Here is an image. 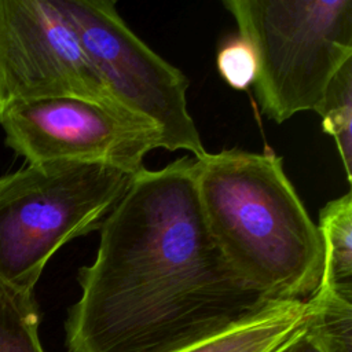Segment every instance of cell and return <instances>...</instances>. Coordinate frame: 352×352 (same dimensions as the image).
I'll use <instances>...</instances> for the list:
<instances>
[{
    "label": "cell",
    "instance_id": "cell-1",
    "mask_svg": "<svg viewBox=\"0 0 352 352\" xmlns=\"http://www.w3.org/2000/svg\"><path fill=\"white\" fill-rule=\"evenodd\" d=\"M197 160L139 170L99 228L65 322L67 352H177L270 301L230 265L205 223Z\"/></svg>",
    "mask_w": 352,
    "mask_h": 352
},
{
    "label": "cell",
    "instance_id": "cell-2",
    "mask_svg": "<svg viewBox=\"0 0 352 352\" xmlns=\"http://www.w3.org/2000/svg\"><path fill=\"white\" fill-rule=\"evenodd\" d=\"M195 188L212 238L249 286L272 301L308 300L316 292L322 238L279 155L208 153L197 160Z\"/></svg>",
    "mask_w": 352,
    "mask_h": 352
},
{
    "label": "cell",
    "instance_id": "cell-3",
    "mask_svg": "<svg viewBox=\"0 0 352 352\" xmlns=\"http://www.w3.org/2000/svg\"><path fill=\"white\" fill-rule=\"evenodd\" d=\"M253 50L263 113L282 124L318 111L333 76L352 59V0H226Z\"/></svg>",
    "mask_w": 352,
    "mask_h": 352
},
{
    "label": "cell",
    "instance_id": "cell-4",
    "mask_svg": "<svg viewBox=\"0 0 352 352\" xmlns=\"http://www.w3.org/2000/svg\"><path fill=\"white\" fill-rule=\"evenodd\" d=\"M135 175L104 164L51 161L1 176L0 279L34 290L48 260L69 241L99 230Z\"/></svg>",
    "mask_w": 352,
    "mask_h": 352
},
{
    "label": "cell",
    "instance_id": "cell-5",
    "mask_svg": "<svg viewBox=\"0 0 352 352\" xmlns=\"http://www.w3.org/2000/svg\"><path fill=\"white\" fill-rule=\"evenodd\" d=\"M87 56L125 109L154 122L162 148L186 150L202 160L205 150L187 109L188 78L142 41L113 0H56Z\"/></svg>",
    "mask_w": 352,
    "mask_h": 352
},
{
    "label": "cell",
    "instance_id": "cell-6",
    "mask_svg": "<svg viewBox=\"0 0 352 352\" xmlns=\"http://www.w3.org/2000/svg\"><path fill=\"white\" fill-rule=\"evenodd\" d=\"M6 144L28 164L78 161L138 173L162 147L160 128L122 106L77 96L15 102L0 114Z\"/></svg>",
    "mask_w": 352,
    "mask_h": 352
},
{
    "label": "cell",
    "instance_id": "cell-7",
    "mask_svg": "<svg viewBox=\"0 0 352 352\" xmlns=\"http://www.w3.org/2000/svg\"><path fill=\"white\" fill-rule=\"evenodd\" d=\"M55 96L121 106L56 0H0V114L15 102Z\"/></svg>",
    "mask_w": 352,
    "mask_h": 352
},
{
    "label": "cell",
    "instance_id": "cell-8",
    "mask_svg": "<svg viewBox=\"0 0 352 352\" xmlns=\"http://www.w3.org/2000/svg\"><path fill=\"white\" fill-rule=\"evenodd\" d=\"M308 300L270 301L258 312L177 352H278L308 323Z\"/></svg>",
    "mask_w": 352,
    "mask_h": 352
},
{
    "label": "cell",
    "instance_id": "cell-9",
    "mask_svg": "<svg viewBox=\"0 0 352 352\" xmlns=\"http://www.w3.org/2000/svg\"><path fill=\"white\" fill-rule=\"evenodd\" d=\"M323 245V268L316 290L352 300V194L327 202L318 226Z\"/></svg>",
    "mask_w": 352,
    "mask_h": 352
},
{
    "label": "cell",
    "instance_id": "cell-10",
    "mask_svg": "<svg viewBox=\"0 0 352 352\" xmlns=\"http://www.w3.org/2000/svg\"><path fill=\"white\" fill-rule=\"evenodd\" d=\"M34 290L0 279V352H44Z\"/></svg>",
    "mask_w": 352,
    "mask_h": 352
},
{
    "label": "cell",
    "instance_id": "cell-11",
    "mask_svg": "<svg viewBox=\"0 0 352 352\" xmlns=\"http://www.w3.org/2000/svg\"><path fill=\"white\" fill-rule=\"evenodd\" d=\"M326 133L336 140L348 182L352 177V59L330 80L316 111Z\"/></svg>",
    "mask_w": 352,
    "mask_h": 352
},
{
    "label": "cell",
    "instance_id": "cell-12",
    "mask_svg": "<svg viewBox=\"0 0 352 352\" xmlns=\"http://www.w3.org/2000/svg\"><path fill=\"white\" fill-rule=\"evenodd\" d=\"M216 65L223 80L234 89L243 91L254 81L256 56L252 47L239 36L220 47Z\"/></svg>",
    "mask_w": 352,
    "mask_h": 352
},
{
    "label": "cell",
    "instance_id": "cell-13",
    "mask_svg": "<svg viewBox=\"0 0 352 352\" xmlns=\"http://www.w3.org/2000/svg\"><path fill=\"white\" fill-rule=\"evenodd\" d=\"M309 302V301H308ZM311 314V312H309ZM278 352H330L316 330L309 324V318L307 327L287 345H285Z\"/></svg>",
    "mask_w": 352,
    "mask_h": 352
}]
</instances>
